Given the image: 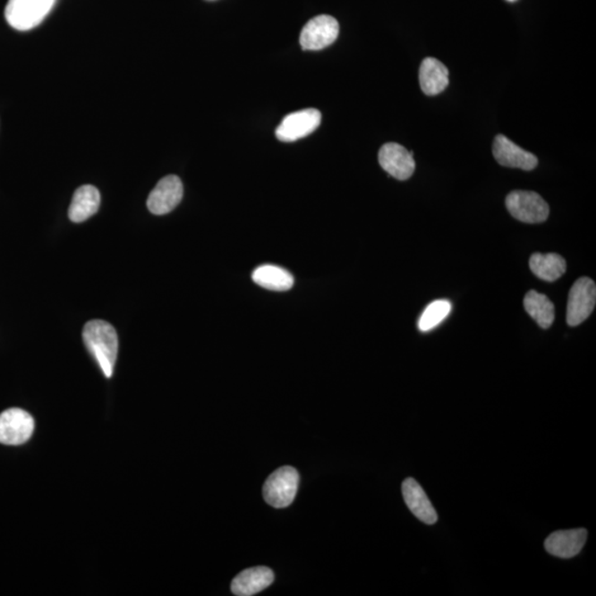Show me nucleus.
Here are the masks:
<instances>
[{
  "label": "nucleus",
  "mask_w": 596,
  "mask_h": 596,
  "mask_svg": "<svg viewBox=\"0 0 596 596\" xmlns=\"http://www.w3.org/2000/svg\"><path fill=\"white\" fill-rule=\"evenodd\" d=\"M83 340L104 375L111 378L118 353V338L115 328L104 320L89 321L83 328Z\"/></svg>",
  "instance_id": "nucleus-1"
},
{
  "label": "nucleus",
  "mask_w": 596,
  "mask_h": 596,
  "mask_svg": "<svg viewBox=\"0 0 596 596\" xmlns=\"http://www.w3.org/2000/svg\"><path fill=\"white\" fill-rule=\"evenodd\" d=\"M56 0H8L4 17L13 28L27 31L39 26L55 7Z\"/></svg>",
  "instance_id": "nucleus-2"
},
{
  "label": "nucleus",
  "mask_w": 596,
  "mask_h": 596,
  "mask_svg": "<svg viewBox=\"0 0 596 596\" xmlns=\"http://www.w3.org/2000/svg\"><path fill=\"white\" fill-rule=\"evenodd\" d=\"M300 476L294 467L283 466L268 476L263 486L265 501L274 508H285L295 499Z\"/></svg>",
  "instance_id": "nucleus-3"
},
{
  "label": "nucleus",
  "mask_w": 596,
  "mask_h": 596,
  "mask_svg": "<svg viewBox=\"0 0 596 596\" xmlns=\"http://www.w3.org/2000/svg\"><path fill=\"white\" fill-rule=\"evenodd\" d=\"M506 207L515 219L524 224H541L548 219L550 209L541 195L533 192L515 191L506 198Z\"/></svg>",
  "instance_id": "nucleus-4"
},
{
  "label": "nucleus",
  "mask_w": 596,
  "mask_h": 596,
  "mask_svg": "<svg viewBox=\"0 0 596 596\" xmlns=\"http://www.w3.org/2000/svg\"><path fill=\"white\" fill-rule=\"evenodd\" d=\"M596 302V286L589 277H581L571 287L567 301V325L575 328L592 314Z\"/></svg>",
  "instance_id": "nucleus-5"
},
{
  "label": "nucleus",
  "mask_w": 596,
  "mask_h": 596,
  "mask_svg": "<svg viewBox=\"0 0 596 596\" xmlns=\"http://www.w3.org/2000/svg\"><path fill=\"white\" fill-rule=\"evenodd\" d=\"M338 35V21L334 17L320 15L311 19L302 28L300 42L304 50H321L333 45Z\"/></svg>",
  "instance_id": "nucleus-6"
},
{
  "label": "nucleus",
  "mask_w": 596,
  "mask_h": 596,
  "mask_svg": "<svg viewBox=\"0 0 596 596\" xmlns=\"http://www.w3.org/2000/svg\"><path fill=\"white\" fill-rule=\"evenodd\" d=\"M35 430L32 416L21 409H9L0 414V443L21 446L31 438Z\"/></svg>",
  "instance_id": "nucleus-7"
},
{
  "label": "nucleus",
  "mask_w": 596,
  "mask_h": 596,
  "mask_svg": "<svg viewBox=\"0 0 596 596\" xmlns=\"http://www.w3.org/2000/svg\"><path fill=\"white\" fill-rule=\"evenodd\" d=\"M321 122V115L315 108L297 111L284 117L281 124L277 126L276 135L278 140L284 143H292L319 129Z\"/></svg>",
  "instance_id": "nucleus-8"
},
{
  "label": "nucleus",
  "mask_w": 596,
  "mask_h": 596,
  "mask_svg": "<svg viewBox=\"0 0 596 596\" xmlns=\"http://www.w3.org/2000/svg\"><path fill=\"white\" fill-rule=\"evenodd\" d=\"M183 196L181 178L170 175L160 181L151 191L148 199V207L151 214L163 216L173 211Z\"/></svg>",
  "instance_id": "nucleus-9"
},
{
  "label": "nucleus",
  "mask_w": 596,
  "mask_h": 596,
  "mask_svg": "<svg viewBox=\"0 0 596 596\" xmlns=\"http://www.w3.org/2000/svg\"><path fill=\"white\" fill-rule=\"evenodd\" d=\"M378 158H379L381 167L397 181H406L414 173L413 153L400 144L387 143L383 145Z\"/></svg>",
  "instance_id": "nucleus-10"
},
{
  "label": "nucleus",
  "mask_w": 596,
  "mask_h": 596,
  "mask_svg": "<svg viewBox=\"0 0 596 596\" xmlns=\"http://www.w3.org/2000/svg\"><path fill=\"white\" fill-rule=\"evenodd\" d=\"M494 158L504 167L532 170L537 167L536 156L519 148L504 135L496 136L493 146Z\"/></svg>",
  "instance_id": "nucleus-11"
},
{
  "label": "nucleus",
  "mask_w": 596,
  "mask_h": 596,
  "mask_svg": "<svg viewBox=\"0 0 596 596\" xmlns=\"http://www.w3.org/2000/svg\"><path fill=\"white\" fill-rule=\"evenodd\" d=\"M588 532L585 529L562 530L553 532L545 542L546 550L552 556L570 559L583 549Z\"/></svg>",
  "instance_id": "nucleus-12"
},
{
  "label": "nucleus",
  "mask_w": 596,
  "mask_h": 596,
  "mask_svg": "<svg viewBox=\"0 0 596 596\" xmlns=\"http://www.w3.org/2000/svg\"><path fill=\"white\" fill-rule=\"evenodd\" d=\"M273 581L274 574L268 567H251L235 576L231 583V591L236 596H252L268 589Z\"/></svg>",
  "instance_id": "nucleus-13"
},
{
  "label": "nucleus",
  "mask_w": 596,
  "mask_h": 596,
  "mask_svg": "<svg viewBox=\"0 0 596 596\" xmlns=\"http://www.w3.org/2000/svg\"><path fill=\"white\" fill-rule=\"evenodd\" d=\"M402 495L406 506L421 522L427 524L438 522V514L418 481L413 479L405 480L402 484Z\"/></svg>",
  "instance_id": "nucleus-14"
},
{
  "label": "nucleus",
  "mask_w": 596,
  "mask_h": 596,
  "mask_svg": "<svg viewBox=\"0 0 596 596\" xmlns=\"http://www.w3.org/2000/svg\"><path fill=\"white\" fill-rule=\"evenodd\" d=\"M99 203H101V196H99L98 188L91 184H85V186L78 188L69 208L70 220L75 224L88 220L89 217L97 214Z\"/></svg>",
  "instance_id": "nucleus-15"
},
{
  "label": "nucleus",
  "mask_w": 596,
  "mask_h": 596,
  "mask_svg": "<svg viewBox=\"0 0 596 596\" xmlns=\"http://www.w3.org/2000/svg\"><path fill=\"white\" fill-rule=\"evenodd\" d=\"M448 70L441 61L427 58L420 66V85L427 96H438L448 85Z\"/></svg>",
  "instance_id": "nucleus-16"
},
{
  "label": "nucleus",
  "mask_w": 596,
  "mask_h": 596,
  "mask_svg": "<svg viewBox=\"0 0 596 596\" xmlns=\"http://www.w3.org/2000/svg\"><path fill=\"white\" fill-rule=\"evenodd\" d=\"M529 267L534 276L547 282L559 280L566 271V260L557 253H533Z\"/></svg>",
  "instance_id": "nucleus-17"
},
{
  "label": "nucleus",
  "mask_w": 596,
  "mask_h": 596,
  "mask_svg": "<svg viewBox=\"0 0 596 596\" xmlns=\"http://www.w3.org/2000/svg\"><path fill=\"white\" fill-rule=\"evenodd\" d=\"M252 278L258 285L269 291H288L294 285L292 274L276 265H262L255 269Z\"/></svg>",
  "instance_id": "nucleus-18"
},
{
  "label": "nucleus",
  "mask_w": 596,
  "mask_h": 596,
  "mask_svg": "<svg viewBox=\"0 0 596 596\" xmlns=\"http://www.w3.org/2000/svg\"><path fill=\"white\" fill-rule=\"evenodd\" d=\"M524 310L543 329L551 328L555 321V305L546 295L536 291L527 293L524 300Z\"/></svg>",
  "instance_id": "nucleus-19"
},
{
  "label": "nucleus",
  "mask_w": 596,
  "mask_h": 596,
  "mask_svg": "<svg viewBox=\"0 0 596 596\" xmlns=\"http://www.w3.org/2000/svg\"><path fill=\"white\" fill-rule=\"evenodd\" d=\"M452 311V304L447 300H438L430 304L425 309L422 316L420 317L419 329L421 331H430L437 328L447 319Z\"/></svg>",
  "instance_id": "nucleus-20"
},
{
  "label": "nucleus",
  "mask_w": 596,
  "mask_h": 596,
  "mask_svg": "<svg viewBox=\"0 0 596 596\" xmlns=\"http://www.w3.org/2000/svg\"><path fill=\"white\" fill-rule=\"evenodd\" d=\"M507 2L514 3V2H517V0H507Z\"/></svg>",
  "instance_id": "nucleus-21"
}]
</instances>
